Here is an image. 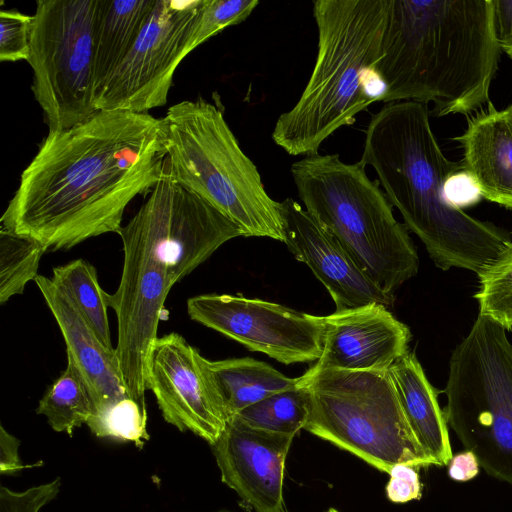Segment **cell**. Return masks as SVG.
I'll return each mask as SVG.
<instances>
[{
	"label": "cell",
	"instance_id": "obj_1",
	"mask_svg": "<svg viewBox=\"0 0 512 512\" xmlns=\"http://www.w3.org/2000/svg\"><path fill=\"white\" fill-rule=\"evenodd\" d=\"M166 155L164 118L97 110L43 139L1 227L38 241L46 252L118 233L129 203L162 177Z\"/></svg>",
	"mask_w": 512,
	"mask_h": 512
},
{
	"label": "cell",
	"instance_id": "obj_2",
	"mask_svg": "<svg viewBox=\"0 0 512 512\" xmlns=\"http://www.w3.org/2000/svg\"><path fill=\"white\" fill-rule=\"evenodd\" d=\"M359 163L374 168L389 202L438 268L478 274L512 242L508 231L470 216L450 200L447 182L462 166L440 148L427 105H383L367 126Z\"/></svg>",
	"mask_w": 512,
	"mask_h": 512
},
{
	"label": "cell",
	"instance_id": "obj_3",
	"mask_svg": "<svg viewBox=\"0 0 512 512\" xmlns=\"http://www.w3.org/2000/svg\"><path fill=\"white\" fill-rule=\"evenodd\" d=\"M499 53L492 0H389L377 64L382 102L468 114L489 101Z\"/></svg>",
	"mask_w": 512,
	"mask_h": 512
},
{
	"label": "cell",
	"instance_id": "obj_4",
	"mask_svg": "<svg viewBox=\"0 0 512 512\" xmlns=\"http://www.w3.org/2000/svg\"><path fill=\"white\" fill-rule=\"evenodd\" d=\"M388 7L389 0L313 2L316 62L299 100L278 117L272 132L287 154L318 153L324 140L372 104L364 84L382 57Z\"/></svg>",
	"mask_w": 512,
	"mask_h": 512
},
{
	"label": "cell",
	"instance_id": "obj_5",
	"mask_svg": "<svg viewBox=\"0 0 512 512\" xmlns=\"http://www.w3.org/2000/svg\"><path fill=\"white\" fill-rule=\"evenodd\" d=\"M291 174L305 209L379 288L394 294L417 274L419 258L408 229L362 164L316 153L294 162Z\"/></svg>",
	"mask_w": 512,
	"mask_h": 512
},
{
	"label": "cell",
	"instance_id": "obj_6",
	"mask_svg": "<svg viewBox=\"0 0 512 512\" xmlns=\"http://www.w3.org/2000/svg\"><path fill=\"white\" fill-rule=\"evenodd\" d=\"M163 118L168 174L226 215L244 237L284 242L280 202L268 195L256 165L241 149L219 97L181 101Z\"/></svg>",
	"mask_w": 512,
	"mask_h": 512
},
{
	"label": "cell",
	"instance_id": "obj_7",
	"mask_svg": "<svg viewBox=\"0 0 512 512\" xmlns=\"http://www.w3.org/2000/svg\"><path fill=\"white\" fill-rule=\"evenodd\" d=\"M305 430L388 474L397 464L436 466L414 436L388 371L308 369Z\"/></svg>",
	"mask_w": 512,
	"mask_h": 512
},
{
	"label": "cell",
	"instance_id": "obj_8",
	"mask_svg": "<svg viewBox=\"0 0 512 512\" xmlns=\"http://www.w3.org/2000/svg\"><path fill=\"white\" fill-rule=\"evenodd\" d=\"M145 196L117 233L123 244V267L119 286L107 294V303L116 314L115 351L127 395L146 407L150 355L173 286L166 249L171 177L165 169Z\"/></svg>",
	"mask_w": 512,
	"mask_h": 512
},
{
	"label": "cell",
	"instance_id": "obj_9",
	"mask_svg": "<svg viewBox=\"0 0 512 512\" xmlns=\"http://www.w3.org/2000/svg\"><path fill=\"white\" fill-rule=\"evenodd\" d=\"M446 422L493 478L512 485V343L478 314L453 350L444 390Z\"/></svg>",
	"mask_w": 512,
	"mask_h": 512
},
{
	"label": "cell",
	"instance_id": "obj_10",
	"mask_svg": "<svg viewBox=\"0 0 512 512\" xmlns=\"http://www.w3.org/2000/svg\"><path fill=\"white\" fill-rule=\"evenodd\" d=\"M97 0H38L28 63L32 91L49 132L72 128L94 104V29Z\"/></svg>",
	"mask_w": 512,
	"mask_h": 512
},
{
	"label": "cell",
	"instance_id": "obj_11",
	"mask_svg": "<svg viewBox=\"0 0 512 512\" xmlns=\"http://www.w3.org/2000/svg\"><path fill=\"white\" fill-rule=\"evenodd\" d=\"M203 0H156L134 45L96 92V110L148 113L167 103Z\"/></svg>",
	"mask_w": 512,
	"mask_h": 512
},
{
	"label": "cell",
	"instance_id": "obj_12",
	"mask_svg": "<svg viewBox=\"0 0 512 512\" xmlns=\"http://www.w3.org/2000/svg\"><path fill=\"white\" fill-rule=\"evenodd\" d=\"M189 317L286 365L317 361L324 318L278 303L228 294H202L187 301Z\"/></svg>",
	"mask_w": 512,
	"mask_h": 512
},
{
	"label": "cell",
	"instance_id": "obj_13",
	"mask_svg": "<svg viewBox=\"0 0 512 512\" xmlns=\"http://www.w3.org/2000/svg\"><path fill=\"white\" fill-rule=\"evenodd\" d=\"M148 388L167 423L210 446L219 438L229 418L209 360L180 334L172 332L155 342Z\"/></svg>",
	"mask_w": 512,
	"mask_h": 512
},
{
	"label": "cell",
	"instance_id": "obj_14",
	"mask_svg": "<svg viewBox=\"0 0 512 512\" xmlns=\"http://www.w3.org/2000/svg\"><path fill=\"white\" fill-rule=\"evenodd\" d=\"M293 439L294 435L257 429L233 416L211 445L222 481L253 512H286L285 463Z\"/></svg>",
	"mask_w": 512,
	"mask_h": 512
},
{
	"label": "cell",
	"instance_id": "obj_15",
	"mask_svg": "<svg viewBox=\"0 0 512 512\" xmlns=\"http://www.w3.org/2000/svg\"><path fill=\"white\" fill-rule=\"evenodd\" d=\"M284 243L326 287L336 311L369 304L392 307L395 295L379 288L342 244L292 198L280 202Z\"/></svg>",
	"mask_w": 512,
	"mask_h": 512
},
{
	"label": "cell",
	"instance_id": "obj_16",
	"mask_svg": "<svg viewBox=\"0 0 512 512\" xmlns=\"http://www.w3.org/2000/svg\"><path fill=\"white\" fill-rule=\"evenodd\" d=\"M323 318V349L314 370L388 371L409 352V327L382 304L335 311Z\"/></svg>",
	"mask_w": 512,
	"mask_h": 512
},
{
	"label": "cell",
	"instance_id": "obj_17",
	"mask_svg": "<svg viewBox=\"0 0 512 512\" xmlns=\"http://www.w3.org/2000/svg\"><path fill=\"white\" fill-rule=\"evenodd\" d=\"M34 281L64 338L67 359L74 364L87 386L93 403L92 413L129 397L115 348H109L101 341L63 287L44 275H38Z\"/></svg>",
	"mask_w": 512,
	"mask_h": 512
},
{
	"label": "cell",
	"instance_id": "obj_18",
	"mask_svg": "<svg viewBox=\"0 0 512 512\" xmlns=\"http://www.w3.org/2000/svg\"><path fill=\"white\" fill-rule=\"evenodd\" d=\"M239 236L243 233L232 220L171 177L166 249L172 285L205 262L225 242Z\"/></svg>",
	"mask_w": 512,
	"mask_h": 512
},
{
	"label": "cell",
	"instance_id": "obj_19",
	"mask_svg": "<svg viewBox=\"0 0 512 512\" xmlns=\"http://www.w3.org/2000/svg\"><path fill=\"white\" fill-rule=\"evenodd\" d=\"M455 140L463 149L462 169L481 197L512 209V110H497L490 103Z\"/></svg>",
	"mask_w": 512,
	"mask_h": 512
},
{
	"label": "cell",
	"instance_id": "obj_20",
	"mask_svg": "<svg viewBox=\"0 0 512 512\" xmlns=\"http://www.w3.org/2000/svg\"><path fill=\"white\" fill-rule=\"evenodd\" d=\"M388 372L417 441L436 466L448 465L453 453L438 390L429 382L415 353L409 351Z\"/></svg>",
	"mask_w": 512,
	"mask_h": 512
},
{
	"label": "cell",
	"instance_id": "obj_21",
	"mask_svg": "<svg viewBox=\"0 0 512 512\" xmlns=\"http://www.w3.org/2000/svg\"><path fill=\"white\" fill-rule=\"evenodd\" d=\"M156 0H97L94 29V97L126 57Z\"/></svg>",
	"mask_w": 512,
	"mask_h": 512
},
{
	"label": "cell",
	"instance_id": "obj_22",
	"mask_svg": "<svg viewBox=\"0 0 512 512\" xmlns=\"http://www.w3.org/2000/svg\"><path fill=\"white\" fill-rule=\"evenodd\" d=\"M228 418L275 393L296 386L289 378L265 362L253 358L209 361Z\"/></svg>",
	"mask_w": 512,
	"mask_h": 512
},
{
	"label": "cell",
	"instance_id": "obj_23",
	"mask_svg": "<svg viewBox=\"0 0 512 512\" xmlns=\"http://www.w3.org/2000/svg\"><path fill=\"white\" fill-rule=\"evenodd\" d=\"M36 412L46 417L54 431L69 436L87 424L93 403L83 378L70 360L67 359L65 370L39 400Z\"/></svg>",
	"mask_w": 512,
	"mask_h": 512
},
{
	"label": "cell",
	"instance_id": "obj_24",
	"mask_svg": "<svg viewBox=\"0 0 512 512\" xmlns=\"http://www.w3.org/2000/svg\"><path fill=\"white\" fill-rule=\"evenodd\" d=\"M51 278L73 298L101 341L113 348L107 315L108 293L101 288L94 266L86 260L76 259L53 268Z\"/></svg>",
	"mask_w": 512,
	"mask_h": 512
},
{
	"label": "cell",
	"instance_id": "obj_25",
	"mask_svg": "<svg viewBox=\"0 0 512 512\" xmlns=\"http://www.w3.org/2000/svg\"><path fill=\"white\" fill-rule=\"evenodd\" d=\"M310 414V394L301 382L243 409L237 415L251 427L279 434L296 435Z\"/></svg>",
	"mask_w": 512,
	"mask_h": 512
},
{
	"label": "cell",
	"instance_id": "obj_26",
	"mask_svg": "<svg viewBox=\"0 0 512 512\" xmlns=\"http://www.w3.org/2000/svg\"><path fill=\"white\" fill-rule=\"evenodd\" d=\"M45 248L36 240L0 228V303L21 295L39 275Z\"/></svg>",
	"mask_w": 512,
	"mask_h": 512
},
{
	"label": "cell",
	"instance_id": "obj_27",
	"mask_svg": "<svg viewBox=\"0 0 512 512\" xmlns=\"http://www.w3.org/2000/svg\"><path fill=\"white\" fill-rule=\"evenodd\" d=\"M479 315L512 330V242L477 274Z\"/></svg>",
	"mask_w": 512,
	"mask_h": 512
},
{
	"label": "cell",
	"instance_id": "obj_28",
	"mask_svg": "<svg viewBox=\"0 0 512 512\" xmlns=\"http://www.w3.org/2000/svg\"><path fill=\"white\" fill-rule=\"evenodd\" d=\"M86 425L97 437L132 442L140 449L149 440L146 407L130 397L92 413Z\"/></svg>",
	"mask_w": 512,
	"mask_h": 512
},
{
	"label": "cell",
	"instance_id": "obj_29",
	"mask_svg": "<svg viewBox=\"0 0 512 512\" xmlns=\"http://www.w3.org/2000/svg\"><path fill=\"white\" fill-rule=\"evenodd\" d=\"M257 0H203L187 46L188 54L229 26L246 20Z\"/></svg>",
	"mask_w": 512,
	"mask_h": 512
},
{
	"label": "cell",
	"instance_id": "obj_30",
	"mask_svg": "<svg viewBox=\"0 0 512 512\" xmlns=\"http://www.w3.org/2000/svg\"><path fill=\"white\" fill-rule=\"evenodd\" d=\"M33 15L16 9L0 11V60L15 62L27 60Z\"/></svg>",
	"mask_w": 512,
	"mask_h": 512
},
{
	"label": "cell",
	"instance_id": "obj_31",
	"mask_svg": "<svg viewBox=\"0 0 512 512\" xmlns=\"http://www.w3.org/2000/svg\"><path fill=\"white\" fill-rule=\"evenodd\" d=\"M61 489L60 478L30 487L24 491H15L1 486L0 512H40L53 501Z\"/></svg>",
	"mask_w": 512,
	"mask_h": 512
},
{
	"label": "cell",
	"instance_id": "obj_32",
	"mask_svg": "<svg viewBox=\"0 0 512 512\" xmlns=\"http://www.w3.org/2000/svg\"><path fill=\"white\" fill-rule=\"evenodd\" d=\"M386 484L387 498L397 504L418 500L422 495V485L416 467L407 464L393 466Z\"/></svg>",
	"mask_w": 512,
	"mask_h": 512
},
{
	"label": "cell",
	"instance_id": "obj_33",
	"mask_svg": "<svg viewBox=\"0 0 512 512\" xmlns=\"http://www.w3.org/2000/svg\"><path fill=\"white\" fill-rule=\"evenodd\" d=\"M495 35L500 50L512 60V0H492Z\"/></svg>",
	"mask_w": 512,
	"mask_h": 512
},
{
	"label": "cell",
	"instance_id": "obj_34",
	"mask_svg": "<svg viewBox=\"0 0 512 512\" xmlns=\"http://www.w3.org/2000/svg\"><path fill=\"white\" fill-rule=\"evenodd\" d=\"M446 191L450 200L460 208L463 205L476 202L481 197L474 181L467 173L461 170L448 180Z\"/></svg>",
	"mask_w": 512,
	"mask_h": 512
},
{
	"label": "cell",
	"instance_id": "obj_35",
	"mask_svg": "<svg viewBox=\"0 0 512 512\" xmlns=\"http://www.w3.org/2000/svg\"><path fill=\"white\" fill-rule=\"evenodd\" d=\"M20 440L10 434L1 425L0 429V472L12 475L20 472L25 465L19 457Z\"/></svg>",
	"mask_w": 512,
	"mask_h": 512
},
{
	"label": "cell",
	"instance_id": "obj_36",
	"mask_svg": "<svg viewBox=\"0 0 512 512\" xmlns=\"http://www.w3.org/2000/svg\"><path fill=\"white\" fill-rule=\"evenodd\" d=\"M448 475L457 482H466L479 473V462L475 454L469 450L453 455L448 463Z\"/></svg>",
	"mask_w": 512,
	"mask_h": 512
},
{
	"label": "cell",
	"instance_id": "obj_37",
	"mask_svg": "<svg viewBox=\"0 0 512 512\" xmlns=\"http://www.w3.org/2000/svg\"><path fill=\"white\" fill-rule=\"evenodd\" d=\"M325 512H339L337 509L335 508H329L327 511Z\"/></svg>",
	"mask_w": 512,
	"mask_h": 512
},
{
	"label": "cell",
	"instance_id": "obj_38",
	"mask_svg": "<svg viewBox=\"0 0 512 512\" xmlns=\"http://www.w3.org/2000/svg\"><path fill=\"white\" fill-rule=\"evenodd\" d=\"M216 512H232V511H228V510H220V511H216Z\"/></svg>",
	"mask_w": 512,
	"mask_h": 512
},
{
	"label": "cell",
	"instance_id": "obj_39",
	"mask_svg": "<svg viewBox=\"0 0 512 512\" xmlns=\"http://www.w3.org/2000/svg\"><path fill=\"white\" fill-rule=\"evenodd\" d=\"M508 107L512 110V103Z\"/></svg>",
	"mask_w": 512,
	"mask_h": 512
}]
</instances>
